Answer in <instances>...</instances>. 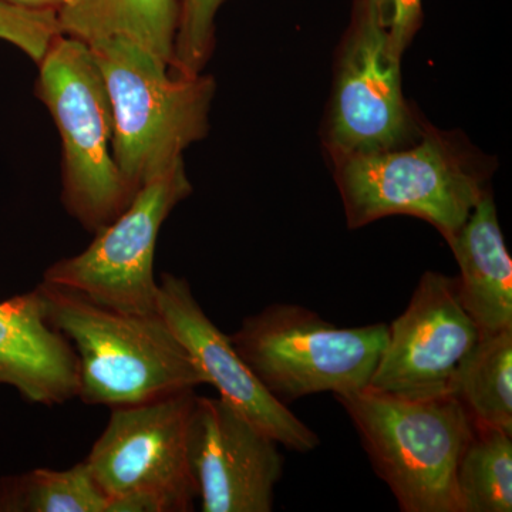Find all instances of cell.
<instances>
[{"label":"cell","mask_w":512,"mask_h":512,"mask_svg":"<svg viewBox=\"0 0 512 512\" xmlns=\"http://www.w3.org/2000/svg\"><path fill=\"white\" fill-rule=\"evenodd\" d=\"M37 288L47 320L76 353L83 403L114 409L207 384L160 313L113 311L45 281Z\"/></svg>","instance_id":"cell-1"},{"label":"cell","mask_w":512,"mask_h":512,"mask_svg":"<svg viewBox=\"0 0 512 512\" xmlns=\"http://www.w3.org/2000/svg\"><path fill=\"white\" fill-rule=\"evenodd\" d=\"M113 111V156L138 191L184 161L187 148L210 133L217 83L211 74L175 73L131 40L87 43Z\"/></svg>","instance_id":"cell-2"},{"label":"cell","mask_w":512,"mask_h":512,"mask_svg":"<svg viewBox=\"0 0 512 512\" xmlns=\"http://www.w3.org/2000/svg\"><path fill=\"white\" fill-rule=\"evenodd\" d=\"M346 222L366 227L392 215L429 222L450 241L488 190L494 164L437 128H421L409 146L333 160Z\"/></svg>","instance_id":"cell-3"},{"label":"cell","mask_w":512,"mask_h":512,"mask_svg":"<svg viewBox=\"0 0 512 512\" xmlns=\"http://www.w3.org/2000/svg\"><path fill=\"white\" fill-rule=\"evenodd\" d=\"M403 512H463L456 473L474 423L453 393L426 399L367 386L335 396Z\"/></svg>","instance_id":"cell-4"},{"label":"cell","mask_w":512,"mask_h":512,"mask_svg":"<svg viewBox=\"0 0 512 512\" xmlns=\"http://www.w3.org/2000/svg\"><path fill=\"white\" fill-rule=\"evenodd\" d=\"M37 67L35 94L49 110L62 143L64 208L96 234L137 194L114 161L106 84L89 45L66 35L57 37Z\"/></svg>","instance_id":"cell-5"},{"label":"cell","mask_w":512,"mask_h":512,"mask_svg":"<svg viewBox=\"0 0 512 512\" xmlns=\"http://www.w3.org/2000/svg\"><path fill=\"white\" fill-rule=\"evenodd\" d=\"M389 325L339 328L295 303H274L229 335L266 390L288 404L312 394L359 392L372 382Z\"/></svg>","instance_id":"cell-6"},{"label":"cell","mask_w":512,"mask_h":512,"mask_svg":"<svg viewBox=\"0 0 512 512\" xmlns=\"http://www.w3.org/2000/svg\"><path fill=\"white\" fill-rule=\"evenodd\" d=\"M402 59L377 0H355L326 114L323 143L332 161L396 150L420 137L423 127L404 99Z\"/></svg>","instance_id":"cell-7"},{"label":"cell","mask_w":512,"mask_h":512,"mask_svg":"<svg viewBox=\"0 0 512 512\" xmlns=\"http://www.w3.org/2000/svg\"><path fill=\"white\" fill-rule=\"evenodd\" d=\"M191 192L181 161L144 184L126 210L97 231L83 252L50 265L43 281L82 293L113 311L160 313L154 276L158 234L168 215Z\"/></svg>","instance_id":"cell-8"},{"label":"cell","mask_w":512,"mask_h":512,"mask_svg":"<svg viewBox=\"0 0 512 512\" xmlns=\"http://www.w3.org/2000/svg\"><path fill=\"white\" fill-rule=\"evenodd\" d=\"M195 390L114 407L87 456L94 480L109 498L136 491L161 495L171 512L194 510L198 498L187 456Z\"/></svg>","instance_id":"cell-9"},{"label":"cell","mask_w":512,"mask_h":512,"mask_svg":"<svg viewBox=\"0 0 512 512\" xmlns=\"http://www.w3.org/2000/svg\"><path fill=\"white\" fill-rule=\"evenodd\" d=\"M480 340L458 296L457 278L427 271L389 335L369 386L409 399L453 392L454 377Z\"/></svg>","instance_id":"cell-10"},{"label":"cell","mask_w":512,"mask_h":512,"mask_svg":"<svg viewBox=\"0 0 512 512\" xmlns=\"http://www.w3.org/2000/svg\"><path fill=\"white\" fill-rule=\"evenodd\" d=\"M187 456L204 512H271L284 473L274 439L222 399L195 396Z\"/></svg>","instance_id":"cell-11"},{"label":"cell","mask_w":512,"mask_h":512,"mask_svg":"<svg viewBox=\"0 0 512 512\" xmlns=\"http://www.w3.org/2000/svg\"><path fill=\"white\" fill-rule=\"evenodd\" d=\"M158 312L183 343L205 382L218 390L220 399L279 446L296 453L316 450L320 443L318 434L259 382L229 336L201 308L187 279L171 274L161 276Z\"/></svg>","instance_id":"cell-12"},{"label":"cell","mask_w":512,"mask_h":512,"mask_svg":"<svg viewBox=\"0 0 512 512\" xmlns=\"http://www.w3.org/2000/svg\"><path fill=\"white\" fill-rule=\"evenodd\" d=\"M0 384L47 407L79 394L76 353L47 320L39 288L0 302Z\"/></svg>","instance_id":"cell-13"},{"label":"cell","mask_w":512,"mask_h":512,"mask_svg":"<svg viewBox=\"0 0 512 512\" xmlns=\"http://www.w3.org/2000/svg\"><path fill=\"white\" fill-rule=\"evenodd\" d=\"M447 244L460 268L458 296L480 336L512 329V261L493 192H485Z\"/></svg>","instance_id":"cell-14"},{"label":"cell","mask_w":512,"mask_h":512,"mask_svg":"<svg viewBox=\"0 0 512 512\" xmlns=\"http://www.w3.org/2000/svg\"><path fill=\"white\" fill-rule=\"evenodd\" d=\"M180 0H69L57 12L62 35L84 43L131 40L171 67Z\"/></svg>","instance_id":"cell-15"},{"label":"cell","mask_w":512,"mask_h":512,"mask_svg":"<svg viewBox=\"0 0 512 512\" xmlns=\"http://www.w3.org/2000/svg\"><path fill=\"white\" fill-rule=\"evenodd\" d=\"M451 393L474 426L512 434V329L480 336L458 367Z\"/></svg>","instance_id":"cell-16"},{"label":"cell","mask_w":512,"mask_h":512,"mask_svg":"<svg viewBox=\"0 0 512 512\" xmlns=\"http://www.w3.org/2000/svg\"><path fill=\"white\" fill-rule=\"evenodd\" d=\"M109 497L86 461L69 470L37 468L0 478V512H107Z\"/></svg>","instance_id":"cell-17"},{"label":"cell","mask_w":512,"mask_h":512,"mask_svg":"<svg viewBox=\"0 0 512 512\" xmlns=\"http://www.w3.org/2000/svg\"><path fill=\"white\" fill-rule=\"evenodd\" d=\"M456 481L463 512H511L512 434L474 426Z\"/></svg>","instance_id":"cell-18"},{"label":"cell","mask_w":512,"mask_h":512,"mask_svg":"<svg viewBox=\"0 0 512 512\" xmlns=\"http://www.w3.org/2000/svg\"><path fill=\"white\" fill-rule=\"evenodd\" d=\"M225 0H180V18L175 35V73L200 74L210 62L215 47V19Z\"/></svg>","instance_id":"cell-19"},{"label":"cell","mask_w":512,"mask_h":512,"mask_svg":"<svg viewBox=\"0 0 512 512\" xmlns=\"http://www.w3.org/2000/svg\"><path fill=\"white\" fill-rule=\"evenodd\" d=\"M60 35L56 12L19 8L0 0V39L18 47L36 64Z\"/></svg>","instance_id":"cell-20"},{"label":"cell","mask_w":512,"mask_h":512,"mask_svg":"<svg viewBox=\"0 0 512 512\" xmlns=\"http://www.w3.org/2000/svg\"><path fill=\"white\" fill-rule=\"evenodd\" d=\"M389 43L402 56L412 43L423 20L421 0H377Z\"/></svg>","instance_id":"cell-21"},{"label":"cell","mask_w":512,"mask_h":512,"mask_svg":"<svg viewBox=\"0 0 512 512\" xmlns=\"http://www.w3.org/2000/svg\"><path fill=\"white\" fill-rule=\"evenodd\" d=\"M3 2L19 6V8L50 10V12L57 13L69 0H3Z\"/></svg>","instance_id":"cell-22"}]
</instances>
